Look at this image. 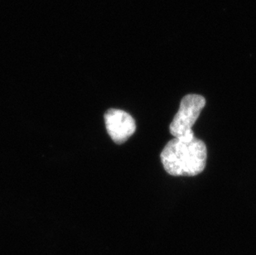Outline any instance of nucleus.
Instances as JSON below:
<instances>
[{
  "label": "nucleus",
  "mask_w": 256,
  "mask_h": 255,
  "mask_svg": "<svg viewBox=\"0 0 256 255\" xmlns=\"http://www.w3.org/2000/svg\"><path fill=\"white\" fill-rule=\"evenodd\" d=\"M208 150L198 138H174L168 142L160 158L165 171L172 176H194L205 169Z\"/></svg>",
  "instance_id": "nucleus-1"
},
{
  "label": "nucleus",
  "mask_w": 256,
  "mask_h": 255,
  "mask_svg": "<svg viewBox=\"0 0 256 255\" xmlns=\"http://www.w3.org/2000/svg\"><path fill=\"white\" fill-rule=\"evenodd\" d=\"M206 106V100L199 94H190L182 100L179 110L170 124V132L174 138H189L195 136L192 128L198 120Z\"/></svg>",
  "instance_id": "nucleus-2"
},
{
  "label": "nucleus",
  "mask_w": 256,
  "mask_h": 255,
  "mask_svg": "<svg viewBox=\"0 0 256 255\" xmlns=\"http://www.w3.org/2000/svg\"><path fill=\"white\" fill-rule=\"evenodd\" d=\"M104 121L110 137L117 144L126 142L136 132V121L126 111L110 108L104 114Z\"/></svg>",
  "instance_id": "nucleus-3"
}]
</instances>
